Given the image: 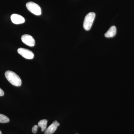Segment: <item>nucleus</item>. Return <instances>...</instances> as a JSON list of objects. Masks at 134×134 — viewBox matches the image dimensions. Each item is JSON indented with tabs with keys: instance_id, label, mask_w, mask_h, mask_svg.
<instances>
[{
	"instance_id": "12",
	"label": "nucleus",
	"mask_w": 134,
	"mask_h": 134,
	"mask_svg": "<svg viewBox=\"0 0 134 134\" xmlns=\"http://www.w3.org/2000/svg\"><path fill=\"white\" fill-rule=\"evenodd\" d=\"M4 91H3L0 88V96H4Z\"/></svg>"
},
{
	"instance_id": "14",
	"label": "nucleus",
	"mask_w": 134,
	"mask_h": 134,
	"mask_svg": "<svg viewBox=\"0 0 134 134\" xmlns=\"http://www.w3.org/2000/svg\"></svg>"
},
{
	"instance_id": "2",
	"label": "nucleus",
	"mask_w": 134,
	"mask_h": 134,
	"mask_svg": "<svg viewBox=\"0 0 134 134\" xmlns=\"http://www.w3.org/2000/svg\"><path fill=\"white\" fill-rule=\"evenodd\" d=\"M96 17V14L93 12L88 13L85 18L83 26L86 31H89L91 29L93 21Z\"/></svg>"
},
{
	"instance_id": "10",
	"label": "nucleus",
	"mask_w": 134,
	"mask_h": 134,
	"mask_svg": "<svg viewBox=\"0 0 134 134\" xmlns=\"http://www.w3.org/2000/svg\"><path fill=\"white\" fill-rule=\"evenodd\" d=\"M9 121L8 117L5 115L0 114V123H7L9 122Z\"/></svg>"
},
{
	"instance_id": "1",
	"label": "nucleus",
	"mask_w": 134,
	"mask_h": 134,
	"mask_svg": "<svg viewBox=\"0 0 134 134\" xmlns=\"http://www.w3.org/2000/svg\"><path fill=\"white\" fill-rule=\"evenodd\" d=\"M5 75L8 81L12 85L16 86H20L21 85V78L15 72L8 70L5 72Z\"/></svg>"
},
{
	"instance_id": "13",
	"label": "nucleus",
	"mask_w": 134,
	"mask_h": 134,
	"mask_svg": "<svg viewBox=\"0 0 134 134\" xmlns=\"http://www.w3.org/2000/svg\"><path fill=\"white\" fill-rule=\"evenodd\" d=\"M0 134H2L1 131V130H0Z\"/></svg>"
},
{
	"instance_id": "7",
	"label": "nucleus",
	"mask_w": 134,
	"mask_h": 134,
	"mask_svg": "<svg viewBox=\"0 0 134 134\" xmlns=\"http://www.w3.org/2000/svg\"><path fill=\"white\" fill-rule=\"evenodd\" d=\"M59 125V123L57 121H55L45 130L44 134H52L53 133Z\"/></svg>"
},
{
	"instance_id": "4",
	"label": "nucleus",
	"mask_w": 134,
	"mask_h": 134,
	"mask_svg": "<svg viewBox=\"0 0 134 134\" xmlns=\"http://www.w3.org/2000/svg\"><path fill=\"white\" fill-rule=\"evenodd\" d=\"M18 52L23 58L27 59H32L34 57V54L30 50L26 48H20L18 49Z\"/></svg>"
},
{
	"instance_id": "9",
	"label": "nucleus",
	"mask_w": 134,
	"mask_h": 134,
	"mask_svg": "<svg viewBox=\"0 0 134 134\" xmlns=\"http://www.w3.org/2000/svg\"><path fill=\"white\" fill-rule=\"evenodd\" d=\"M48 121L46 119H43L40 121L38 123V127L41 128V131L44 132L46 129Z\"/></svg>"
},
{
	"instance_id": "8",
	"label": "nucleus",
	"mask_w": 134,
	"mask_h": 134,
	"mask_svg": "<svg viewBox=\"0 0 134 134\" xmlns=\"http://www.w3.org/2000/svg\"><path fill=\"white\" fill-rule=\"evenodd\" d=\"M116 27L113 26L110 27L108 31L105 34V36L107 38H111L115 36L116 34Z\"/></svg>"
},
{
	"instance_id": "5",
	"label": "nucleus",
	"mask_w": 134,
	"mask_h": 134,
	"mask_svg": "<svg viewBox=\"0 0 134 134\" xmlns=\"http://www.w3.org/2000/svg\"><path fill=\"white\" fill-rule=\"evenodd\" d=\"M21 40L23 43L30 47H33L35 45V40L33 37L28 34H24L21 37Z\"/></svg>"
},
{
	"instance_id": "3",
	"label": "nucleus",
	"mask_w": 134,
	"mask_h": 134,
	"mask_svg": "<svg viewBox=\"0 0 134 134\" xmlns=\"http://www.w3.org/2000/svg\"><path fill=\"white\" fill-rule=\"evenodd\" d=\"M27 9L32 14L37 16L40 15L41 14V8L38 4L35 3L30 2L26 4Z\"/></svg>"
},
{
	"instance_id": "6",
	"label": "nucleus",
	"mask_w": 134,
	"mask_h": 134,
	"mask_svg": "<svg viewBox=\"0 0 134 134\" xmlns=\"http://www.w3.org/2000/svg\"><path fill=\"white\" fill-rule=\"evenodd\" d=\"M10 19L12 23L15 24H22L25 22L24 18L17 14H13L11 15Z\"/></svg>"
},
{
	"instance_id": "11",
	"label": "nucleus",
	"mask_w": 134,
	"mask_h": 134,
	"mask_svg": "<svg viewBox=\"0 0 134 134\" xmlns=\"http://www.w3.org/2000/svg\"><path fill=\"white\" fill-rule=\"evenodd\" d=\"M38 127V126L37 125H34L33 127L32 128V133H36L37 131Z\"/></svg>"
}]
</instances>
